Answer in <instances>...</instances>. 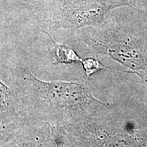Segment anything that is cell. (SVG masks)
<instances>
[{
  "label": "cell",
  "mask_w": 147,
  "mask_h": 147,
  "mask_svg": "<svg viewBox=\"0 0 147 147\" xmlns=\"http://www.w3.org/2000/svg\"><path fill=\"white\" fill-rule=\"evenodd\" d=\"M12 89L18 114L27 122L65 126L106 113L117 106L96 98L87 84L46 81L25 68L16 71Z\"/></svg>",
  "instance_id": "obj_1"
},
{
  "label": "cell",
  "mask_w": 147,
  "mask_h": 147,
  "mask_svg": "<svg viewBox=\"0 0 147 147\" xmlns=\"http://www.w3.org/2000/svg\"><path fill=\"white\" fill-rule=\"evenodd\" d=\"M80 32V39L96 55L106 56L147 84V25L106 21Z\"/></svg>",
  "instance_id": "obj_2"
},
{
  "label": "cell",
  "mask_w": 147,
  "mask_h": 147,
  "mask_svg": "<svg viewBox=\"0 0 147 147\" xmlns=\"http://www.w3.org/2000/svg\"><path fill=\"white\" fill-rule=\"evenodd\" d=\"M78 147H145L147 123L124 104L61 126Z\"/></svg>",
  "instance_id": "obj_3"
},
{
  "label": "cell",
  "mask_w": 147,
  "mask_h": 147,
  "mask_svg": "<svg viewBox=\"0 0 147 147\" xmlns=\"http://www.w3.org/2000/svg\"><path fill=\"white\" fill-rule=\"evenodd\" d=\"M134 5V0H57L48 12L45 26L51 32L99 26L112 10Z\"/></svg>",
  "instance_id": "obj_4"
},
{
  "label": "cell",
  "mask_w": 147,
  "mask_h": 147,
  "mask_svg": "<svg viewBox=\"0 0 147 147\" xmlns=\"http://www.w3.org/2000/svg\"><path fill=\"white\" fill-rule=\"evenodd\" d=\"M1 147H55L52 125L47 122H27L13 138Z\"/></svg>",
  "instance_id": "obj_5"
},
{
  "label": "cell",
  "mask_w": 147,
  "mask_h": 147,
  "mask_svg": "<svg viewBox=\"0 0 147 147\" xmlns=\"http://www.w3.org/2000/svg\"><path fill=\"white\" fill-rule=\"evenodd\" d=\"M20 118L22 117L18 114L17 102L12 88L0 80V122Z\"/></svg>",
  "instance_id": "obj_6"
},
{
  "label": "cell",
  "mask_w": 147,
  "mask_h": 147,
  "mask_svg": "<svg viewBox=\"0 0 147 147\" xmlns=\"http://www.w3.org/2000/svg\"><path fill=\"white\" fill-rule=\"evenodd\" d=\"M140 84L138 89L134 92L130 100L126 101L125 105L133 110L134 113L147 123V84L136 80Z\"/></svg>",
  "instance_id": "obj_7"
},
{
  "label": "cell",
  "mask_w": 147,
  "mask_h": 147,
  "mask_svg": "<svg viewBox=\"0 0 147 147\" xmlns=\"http://www.w3.org/2000/svg\"><path fill=\"white\" fill-rule=\"evenodd\" d=\"M46 34L50 38L51 41L54 44L55 63L56 64H71L74 63H81L82 58L80 57L76 51L70 49L67 46L56 42L47 32Z\"/></svg>",
  "instance_id": "obj_8"
},
{
  "label": "cell",
  "mask_w": 147,
  "mask_h": 147,
  "mask_svg": "<svg viewBox=\"0 0 147 147\" xmlns=\"http://www.w3.org/2000/svg\"><path fill=\"white\" fill-rule=\"evenodd\" d=\"M26 123L27 121L23 118L0 122V147L13 138Z\"/></svg>",
  "instance_id": "obj_9"
},
{
  "label": "cell",
  "mask_w": 147,
  "mask_h": 147,
  "mask_svg": "<svg viewBox=\"0 0 147 147\" xmlns=\"http://www.w3.org/2000/svg\"><path fill=\"white\" fill-rule=\"evenodd\" d=\"M52 127L55 147H78L62 127L52 125Z\"/></svg>",
  "instance_id": "obj_10"
},
{
  "label": "cell",
  "mask_w": 147,
  "mask_h": 147,
  "mask_svg": "<svg viewBox=\"0 0 147 147\" xmlns=\"http://www.w3.org/2000/svg\"><path fill=\"white\" fill-rule=\"evenodd\" d=\"M80 63L82 64V68L84 69L87 79H89L90 77L95 74V73L98 72V71L108 69L106 66L103 65L96 58H82Z\"/></svg>",
  "instance_id": "obj_11"
},
{
  "label": "cell",
  "mask_w": 147,
  "mask_h": 147,
  "mask_svg": "<svg viewBox=\"0 0 147 147\" xmlns=\"http://www.w3.org/2000/svg\"><path fill=\"white\" fill-rule=\"evenodd\" d=\"M20 1H24V2L27 3H30L32 2V0H20Z\"/></svg>",
  "instance_id": "obj_12"
}]
</instances>
